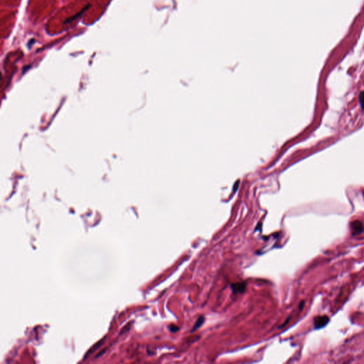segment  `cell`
I'll list each match as a JSON object with an SVG mask.
<instances>
[{"mask_svg": "<svg viewBox=\"0 0 364 364\" xmlns=\"http://www.w3.org/2000/svg\"><path fill=\"white\" fill-rule=\"evenodd\" d=\"M329 317L327 315L316 316L314 319V326L315 329H320L326 326L329 322Z\"/></svg>", "mask_w": 364, "mask_h": 364, "instance_id": "obj_1", "label": "cell"}, {"mask_svg": "<svg viewBox=\"0 0 364 364\" xmlns=\"http://www.w3.org/2000/svg\"><path fill=\"white\" fill-rule=\"evenodd\" d=\"M351 230L353 236H358L363 231V224L360 220H353L351 223Z\"/></svg>", "mask_w": 364, "mask_h": 364, "instance_id": "obj_2", "label": "cell"}, {"mask_svg": "<svg viewBox=\"0 0 364 364\" xmlns=\"http://www.w3.org/2000/svg\"><path fill=\"white\" fill-rule=\"evenodd\" d=\"M231 287H232L233 291L234 292H236V293H242V292H244V290H245V287H246V284H245V283H234V284H232Z\"/></svg>", "mask_w": 364, "mask_h": 364, "instance_id": "obj_3", "label": "cell"}, {"mask_svg": "<svg viewBox=\"0 0 364 364\" xmlns=\"http://www.w3.org/2000/svg\"><path fill=\"white\" fill-rule=\"evenodd\" d=\"M105 338H106V337H105V338L103 339H101V340L100 341H98V342L97 343H95V344L94 345L93 347H91V349H90V350L88 351L87 353H86V354H85V356H84V360L85 359H87V358H88L90 356V355L92 354V353H93L94 352V351L97 350V349L98 348H99V347H101V345L103 344L104 341H105Z\"/></svg>", "mask_w": 364, "mask_h": 364, "instance_id": "obj_4", "label": "cell"}, {"mask_svg": "<svg viewBox=\"0 0 364 364\" xmlns=\"http://www.w3.org/2000/svg\"><path fill=\"white\" fill-rule=\"evenodd\" d=\"M89 7H90V5H86V7H85L84 8H83V10H81V12H78V13L77 14H75V16H71V17L68 18V19H67L64 22H63V23H64V24H69V23H71V22H72L73 21H75V20H76L77 19H78L80 16H81L82 15V14L84 13L85 11H86V10L88 9Z\"/></svg>", "mask_w": 364, "mask_h": 364, "instance_id": "obj_5", "label": "cell"}, {"mask_svg": "<svg viewBox=\"0 0 364 364\" xmlns=\"http://www.w3.org/2000/svg\"><path fill=\"white\" fill-rule=\"evenodd\" d=\"M204 322V316H201V317L198 318V320H197V322H196L195 325H194V328H193V331H192V332H194V331L196 330V329L199 328V327L201 326L202 324H203Z\"/></svg>", "mask_w": 364, "mask_h": 364, "instance_id": "obj_6", "label": "cell"}, {"mask_svg": "<svg viewBox=\"0 0 364 364\" xmlns=\"http://www.w3.org/2000/svg\"><path fill=\"white\" fill-rule=\"evenodd\" d=\"M359 102L362 109H364V91H361L359 94Z\"/></svg>", "mask_w": 364, "mask_h": 364, "instance_id": "obj_7", "label": "cell"}, {"mask_svg": "<svg viewBox=\"0 0 364 364\" xmlns=\"http://www.w3.org/2000/svg\"><path fill=\"white\" fill-rule=\"evenodd\" d=\"M131 325H132V324H131V322H130V323H128V324H127V325H126V326H124V327H123V328H122V330H121V332H120V334H124V333H125V332H127V331H128V330H129V329H130V326H131Z\"/></svg>", "mask_w": 364, "mask_h": 364, "instance_id": "obj_8", "label": "cell"}, {"mask_svg": "<svg viewBox=\"0 0 364 364\" xmlns=\"http://www.w3.org/2000/svg\"><path fill=\"white\" fill-rule=\"evenodd\" d=\"M179 328L177 326H175V325H171L170 326H169V330L171 331V332H177L178 330H179Z\"/></svg>", "mask_w": 364, "mask_h": 364, "instance_id": "obj_9", "label": "cell"}, {"mask_svg": "<svg viewBox=\"0 0 364 364\" xmlns=\"http://www.w3.org/2000/svg\"><path fill=\"white\" fill-rule=\"evenodd\" d=\"M106 350H107V349H104V350H103V351H100V352H99V353H98V355H97V356H95V358H98V357H100V356H102V355H103V354H104V353H105V351H106Z\"/></svg>", "mask_w": 364, "mask_h": 364, "instance_id": "obj_10", "label": "cell"}, {"mask_svg": "<svg viewBox=\"0 0 364 364\" xmlns=\"http://www.w3.org/2000/svg\"><path fill=\"white\" fill-rule=\"evenodd\" d=\"M304 305V302L302 301L301 302V303H300V305H299V309H302V308H303Z\"/></svg>", "mask_w": 364, "mask_h": 364, "instance_id": "obj_11", "label": "cell"}, {"mask_svg": "<svg viewBox=\"0 0 364 364\" xmlns=\"http://www.w3.org/2000/svg\"><path fill=\"white\" fill-rule=\"evenodd\" d=\"M363 197H364V194H363Z\"/></svg>", "mask_w": 364, "mask_h": 364, "instance_id": "obj_12", "label": "cell"}]
</instances>
